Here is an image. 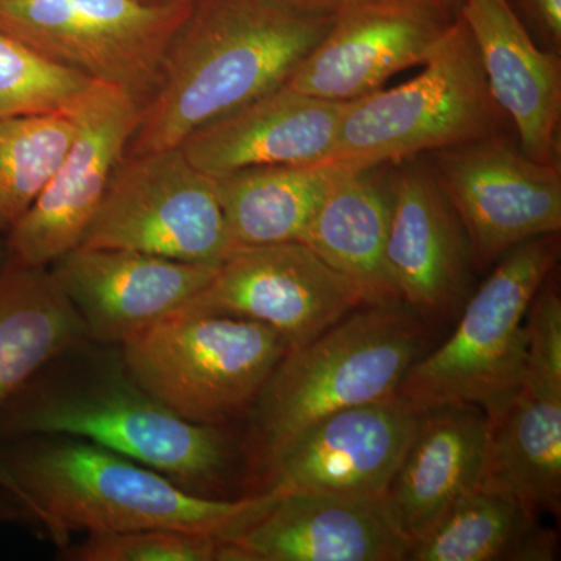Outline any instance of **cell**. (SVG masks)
Returning <instances> with one entry per match:
<instances>
[{
	"label": "cell",
	"instance_id": "6da1fadb",
	"mask_svg": "<svg viewBox=\"0 0 561 561\" xmlns=\"http://www.w3.org/2000/svg\"><path fill=\"white\" fill-rule=\"evenodd\" d=\"M68 435L168 476L202 496H251L242 437L181 419L133 379L119 346L87 342L0 409V440Z\"/></svg>",
	"mask_w": 561,
	"mask_h": 561
},
{
	"label": "cell",
	"instance_id": "7a4b0ae2",
	"mask_svg": "<svg viewBox=\"0 0 561 561\" xmlns=\"http://www.w3.org/2000/svg\"><path fill=\"white\" fill-rule=\"evenodd\" d=\"M335 14L273 0H194L140 111L127 157L180 147L203 125L287 83L330 32Z\"/></svg>",
	"mask_w": 561,
	"mask_h": 561
},
{
	"label": "cell",
	"instance_id": "3957f363",
	"mask_svg": "<svg viewBox=\"0 0 561 561\" xmlns=\"http://www.w3.org/2000/svg\"><path fill=\"white\" fill-rule=\"evenodd\" d=\"M0 461L31 501L41 535L60 549L72 531L173 529L227 541L267 500L265 493L202 496L146 465L68 435L0 440Z\"/></svg>",
	"mask_w": 561,
	"mask_h": 561
},
{
	"label": "cell",
	"instance_id": "277c9868",
	"mask_svg": "<svg viewBox=\"0 0 561 561\" xmlns=\"http://www.w3.org/2000/svg\"><path fill=\"white\" fill-rule=\"evenodd\" d=\"M430 327L404 302L360 306L289 350L265 382L242 435L250 494L298 437L332 413L397 394L426 353Z\"/></svg>",
	"mask_w": 561,
	"mask_h": 561
},
{
	"label": "cell",
	"instance_id": "5b68a950",
	"mask_svg": "<svg viewBox=\"0 0 561 561\" xmlns=\"http://www.w3.org/2000/svg\"><path fill=\"white\" fill-rule=\"evenodd\" d=\"M559 254V232L507 251L465 302L451 337L412 365L397 397L419 412L472 405L496 419L522 386L527 309Z\"/></svg>",
	"mask_w": 561,
	"mask_h": 561
},
{
	"label": "cell",
	"instance_id": "8992f818",
	"mask_svg": "<svg viewBox=\"0 0 561 561\" xmlns=\"http://www.w3.org/2000/svg\"><path fill=\"white\" fill-rule=\"evenodd\" d=\"M504 116L459 14L415 79L345 102L334 147L321 164H393L501 135Z\"/></svg>",
	"mask_w": 561,
	"mask_h": 561
},
{
	"label": "cell",
	"instance_id": "52a82bcc",
	"mask_svg": "<svg viewBox=\"0 0 561 561\" xmlns=\"http://www.w3.org/2000/svg\"><path fill=\"white\" fill-rule=\"evenodd\" d=\"M133 379L181 419L247 420L289 345L267 324L181 309L119 346Z\"/></svg>",
	"mask_w": 561,
	"mask_h": 561
},
{
	"label": "cell",
	"instance_id": "ba28073f",
	"mask_svg": "<svg viewBox=\"0 0 561 561\" xmlns=\"http://www.w3.org/2000/svg\"><path fill=\"white\" fill-rule=\"evenodd\" d=\"M194 0H0V28L43 57L111 84L140 111Z\"/></svg>",
	"mask_w": 561,
	"mask_h": 561
},
{
	"label": "cell",
	"instance_id": "9c48e42d",
	"mask_svg": "<svg viewBox=\"0 0 561 561\" xmlns=\"http://www.w3.org/2000/svg\"><path fill=\"white\" fill-rule=\"evenodd\" d=\"M79 247L220 265L238 249L213 176L180 147L125 157Z\"/></svg>",
	"mask_w": 561,
	"mask_h": 561
},
{
	"label": "cell",
	"instance_id": "30bf717a",
	"mask_svg": "<svg viewBox=\"0 0 561 561\" xmlns=\"http://www.w3.org/2000/svg\"><path fill=\"white\" fill-rule=\"evenodd\" d=\"M470 239L476 271L561 230L560 165L530 160L502 135L423 154Z\"/></svg>",
	"mask_w": 561,
	"mask_h": 561
},
{
	"label": "cell",
	"instance_id": "8fae6325",
	"mask_svg": "<svg viewBox=\"0 0 561 561\" xmlns=\"http://www.w3.org/2000/svg\"><path fill=\"white\" fill-rule=\"evenodd\" d=\"M76 113L79 130L65 160L5 236L10 260L50 267L80 245L140 119L130 95L101 81L77 101Z\"/></svg>",
	"mask_w": 561,
	"mask_h": 561
},
{
	"label": "cell",
	"instance_id": "7c38bea8",
	"mask_svg": "<svg viewBox=\"0 0 561 561\" xmlns=\"http://www.w3.org/2000/svg\"><path fill=\"white\" fill-rule=\"evenodd\" d=\"M364 305L362 295L302 242L238 247L187 308L267 324L290 350Z\"/></svg>",
	"mask_w": 561,
	"mask_h": 561
},
{
	"label": "cell",
	"instance_id": "4fadbf2b",
	"mask_svg": "<svg viewBox=\"0 0 561 561\" xmlns=\"http://www.w3.org/2000/svg\"><path fill=\"white\" fill-rule=\"evenodd\" d=\"M457 16L449 0H350L286 87L327 101L364 98L423 66Z\"/></svg>",
	"mask_w": 561,
	"mask_h": 561
},
{
	"label": "cell",
	"instance_id": "5bb4252c",
	"mask_svg": "<svg viewBox=\"0 0 561 561\" xmlns=\"http://www.w3.org/2000/svg\"><path fill=\"white\" fill-rule=\"evenodd\" d=\"M386 262L401 301L421 319L459 317L471 295L467 230L426 158L393 162Z\"/></svg>",
	"mask_w": 561,
	"mask_h": 561
},
{
	"label": "cell",
	"instance_id": "9a60e30c",
	"mask_svg": "<svg viewBox=\"0 0 561 561\" xmlns=\"http://www.w3.org/2000/svg\"><path fill=\"white\" fill-rule=\"evenodd\" d=\"M420 416L397 394L332 413L280 454L262 479L260 493L382 497Z\"/></svg>",
	"mask_w": 561,
	"mask_h": 561
},
{
	"label": "cell",
	"instance_id": "2e32d148",
	"mask_svg": "<svg viewBox=\"0 0 561 561\" xmlns=\"http://www.w3.org/2000/svg\"><path fill=\"white\" fill-rule=\"evenodd\" d=\"M88 339L121 346L187 308L219 265L191 264L122 249L77 247L50 265Z\"/></svg>",
	"mask_w": 561,
	"mask_h": 561
},
{
	"label": "cell",
	"instance_id": "e0dca14e",
	"mask_svg": "<svg viewBox=\"0 0 561 561\" xmlns=\"http://www.w3.org/2000/svg\"><path fill=\"white\" fill-rule=\"evenodd\" d=\"M267 494L230 540L225 561H408L413 545L382 497Z\"/></svg>",
	"mask_w": 561,
	"mask_h": 561
},
{
	"label": "cell",
	"instance_id": "ac0fdd59",
	"mask_svg": "<svg viewBox=\"0 0 561 561\" xmlns=\"http://www.w3.org/2000/svg\"><path fill=\"white\" fill-rule=\"evenodd\" d=\"M343 106L283 84L203 125L180 149L213 179L256 165L321 164L334 147Z\"/></svg>",
	"mask_w": 561,
	"mask_h": 561
},
{
	"label": "cell",
	"instance_id": "d6986e66",
	"mask_svg": "<svg viewBox=\"0 0 561 561\" xmlns=\"http://www.w3.org/2000/svg\"><path fill=\"white\" fill-rule=\"evenodd\" d=\"M491 95L518 131L530 160L559 165L560 54L542 49L507 0H460Z\"/></svg>",
	"mask_w": 561,
	"mask_h": 561
},
{
	"label": "cell",
	"instance_id": "ffe728a7",
	"mask_svg": "<svg viewBox=\"0 0 561 561\" xmlns=\"http://www.w3.org/2000/svg\"><path fill=\"white\" fill-rule=\"evenodd\" d=\"M489 420L472 405L421 412L419 427L382 501L402 537L423 540L474 489L485 470Z\"/></svg>",
	"mask_w": 561,
	"mask_h": 561
},
{
	"label": "cell",
	"instance_id": "44dd1931",
	"mask_svg": "<svg viewBox=\"0 0 561 561\" xmlns=\"http://www.w3.org/2000/svg\"><path fill=\"white\" fill-rule=\"evenodd\" d=\"M302 243L359 290L365 306L401 302L386 262L391 180L383 165L335 168Z\"/></svg>",
	"mask_w": 561,
	"mask_h": 561
},
{
	"label": "cell",
	"instance_id": "7402d4cb",
	"mask_svg": "<svg viewBox=\"0 0 561 561\" xmlns=\"http://www.w3.org/2000/svg\"><path fill=\"white\" fill-rule=\"evenodd\" d=\"M483 478L500 482L535 515L561 508V379L524 373L504 411L489 421Z\"/></svg>",
	"mask_w": 561,
	"mask_h": 561
},
{
	"label": "cell",
	"instance_id": "603a6c76",
	"mask_svg": "<svg viewBox=\"0 0 561 561\" xmlns=\"http://www.w3.org/2000/svg\"><path fill=\"white\" fill-rule=\"evenodd\" d=\"M91 342L50 267L0 268V409L47 365Z\"/></svg>",
	"mask_w": 561,
	"mask_h": 561
},
{
	"label": "cell",
	"instance_id": "cb8c5ba5",
	"mask_svg": "<svg viewBox=\"0 0 561 561\" xmlns=\"http://www.w3.org/2000/svg\"><path fill=\"white\" fill-rule=\"evenodd\" d=\"M556 546V535L538 526L516 494L482 478L413 546L408 561H548Z\"/></svg>",
	"mask_w": 561,
	"mask_h": 561
},
{
	"label": "cell",
	"instance_id": "d4e9b609",
	"mask_svg": "<svg viewBox=\"0 0 561 561\" xmlns=\"http://www.w3.org/2000/svg\"><path fill=\"white\" fill-rule=\"evenodd\" d=\"M332 173L324 164H273L214 179L238 247L301 242Z\"/></svg>",
	"mask_w": 561,
	"mask_h": 561
},
{
	"label": "cell",
	"instance_id": "484cf974",
	"mask_svg": "<svg viewBox=\"0 0 561 561\" xmlns=\"http://www.w3.org/2000/svg\"><path fill=\"white\" fill-rule=\"evenodd\" d=\"M76 103L0 119V234L16 227L60 168L79 130Z\"/></svg>",
	"mask_w": 561,
	"mask_h": 561
},
{
	"label": "cell",
	"instance_id": "4316f807",
	"mask_svg": "<svg viewBox=\"0 0 561 561\" xmlns=\"http://www.w3.org/2000/svg\"><path fill=\"white\" fill-rule=\"evenodd\" d=\"M92 83L0 28V119L69 108Z\"/></svg>",
	"mask_w": 561,
	"mask_h": 561
},
{
	"label": "cell",
	"instance_id": "83f0119b",
	"mask_svg": "<svg viewBox=\"0 0 561 561\" xmlns=\"http://www.w3.org/2000/svg\"><path fill=\"white\" fill-rule=\"evenodd\" d=\"M65 561H225V541L173 529L88 535L60 549Z\"/></svg>",
	"mask_w": 561,
	"mask_h": 561
},
{
	"label": "cell",
	"instance_id": "f1b7e54d",
	"mask_svg": "<svg viewBox=\"0 0 561 561\" xmlns=\"http://www.w3.org/2000/svg\"><path fill=\"white\" fill-rule=\"evenodd\" d=\"M527 32L545 43L546 50L561 51V0H507Z\"/></svg>",
	"mask_w": 561,
	"mask_h": 561
},
{
	"label": "cell",
	"instance_id": "f546056e",
	"mask_svg": "<svg viewBox=\"0 0 561 561\" xmlns=\"http://www.w3.org/2000/svg\"><path fill=\"white\" fill-rule=\"evenodd\" d=\"M21 519L32 522L31 513L22 504L20 497L14 496L11 491L0 485V526L21 522Z\"/></svg>",
	"mask_w": 561,
	"mask_h": 561
},
{
	"label": "cell",
	"instance_id": "4dcf8cb0",
	"mask_svg": "<svg viewBox=\"0 0 561 561\" xmlns=\"http://www.w3.org/2000/svg\"><path fill=\"white\" fill-rule=\"evenodd\" d=\"M287 9L306 11V13L335 14L350 0H273Z\"/></svg>",
	"mask_w": 561,
	"mask_h": 561
},
{
	"label": "cell",
	"instance_id": "1f68e13d",
	"mask_svg": "<svg viewBox=\"0 0 561 561\" xmlns=\"http://www.w3.org/2000/svg\"><path fill=\"white\" fill-rule=\"evenodd\" d=\"M0 485H2L3 489L11 491L14 496L20 497L22 504H24L25 508H27L28 513H31L32 523H35L36 526H38V523H36L35 511H33L31 501H28V497L25 496L24 491L21 490L20 483L16 482V479H14L13 476H11V472L7 470V467L2 463V461H0Z\"/></svg>",
	"mask_w": 561,
	"mask_h": 561
},
{
	"label": "cell",
	"instance_id": "d6a6232c",
	"mask_svg": "<svg viewBox=\"0 0 561 561\" xmlns=\"http://www.w3.org/2000/svg\"><path fill=\"white\" fill-rule=\"evenodd\" d=\"M7 257H9V249H7L5 236L0 234V268L5 264Z\"/></svg>",
	"mask_w": 561,
	"mask_h": 561
},
{
	"label": "cell",
	"instance_id": "836d02e7",
	"mask_svg": "<svg viewBox=\"0 0 561 561\" xmlns=\"http://www.w3.org/2000/svg\"><path fill=\"white\" fill-rule=\"evenodd\" d=\"M151 3H171V2H184V0H146Z\"/></svg>",
	"mask_w": 561,
	"mask_h": 561
},
{
	"label": "cell",
	"instance_id": "e575fe53",
	"mask_svg": "<svg viewBox=\"0 0 561 561\" xmlns=\"http://www.w3.org/2000/svg\"><path fill=\"white\" fill-rule=\"evenodd\" d=\"M454 5L459 7L460 0H449Z\"/></svg>",
	"mask_w": 561,
	"mask_h": 561
}]
</instances>
